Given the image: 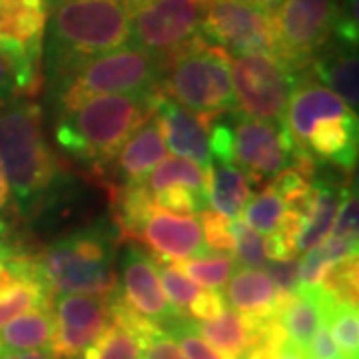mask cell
Listing matches in <instances>:
<instances>
[{"instance_id": "obj_8", "label": "cell", "mask_w": 359, "mask_h": 359, "mask_svg": "<svg viewBox=\"0 0 359 359\" xmlns=\"http://www.w3.org/2000/svg\"><path fill=\"white\" fill-rule=\"evenodd\" d=\"M208 0H132L128 46L166 60L202 39Z\"/></svg>"}, {"instance_id": "obj_46", "label": "cell", "mask_w": 359, "mask_h": 359, "mask_svg": "<svg viewBox=\"0 0 359 359\" xmlns=\"http://www.w3.org/2000/svg\"><path fill=\"white\" fill-rule=\"evenodd\" d=\"M40 2H42V4L46 6V11L50 13V8L54 6V4H56V2H58V0H40Z\"/></svg>"}, {"instance_id": "obj_6", "label": "cell", "mask_w": 359, "mask_h": 359, "mask_svg": "<svg viewBox=\"0 0 359 359\" xmlns=\"http://www.w3.org/2000/svg\"><path fill=\"white\" fill-rule=\"evenodd\" d=\"M160 88L180 106L192 108V112L210 120L238 108L230 54L204 39L194 40L186 48L168 56Z\"/></svg>"}, {"instance_id": "obj_17", "label": "cell", "mask_w": 359, "mask_h": 359, "mask_svg": "<svg viewBox=\"0 0 359 359\" xmlns=\"http://www.w3.org/2000/svg\"><path fill=\"white\" fill-rule=\"evenodd\" d=\"M332 304V294H327L320 285H299L294 294L287 295V299L278 309V320L287 335V341L306 353L320 323L327 318Z\"/></svg>"}, {"instance_id": "obj_29", "label": "cell", "mask_w": 359, "mask_h": 359, "mask_svg": "<svg viewBox=\"0 0 359 359\" xmlns=\"http://www.w3.org/2000/svg\"><path fill=\"white\" fill-rule=\"evenodd\" d=\"M327 327L337 349L346 359H358L359 355V318L358 306L335 302L327 311Z\"/></svg>"}, {"instance_id": "obj_34", "label": "cell", "mask_w": 359, "mask_h": 359, "mask_svg": "<svg viewBox=\"0 0 359 359\" xmlns=\"http://www.w3.org/2000/svg\"><path fill=\"white\" fill-rule=\"evenodd\" d=\"M154 262L156 269H158V278L162 282V290H164V294L170 299V304L174 308H178L180 311H184L198 297V294L202 290L190 278L180 273L178 269L172 268L166 262H160V259H154Z\"/></svg>"}, {"instance_id": "obj_2", "label": "cell", "mask_w": 359, "mask_h": 359, "mask_svg": "<svg viewBox=\"0 0 359 359\" xmlns=\"http://www.w3.org/2000/svg\"><path fill=\"white\" fill-rule=\"evenodd\" d=\"M160 96L162 88L146 94L92 96L60 114L54 130L56 144L70 158L106 172L132 134L154 116Z\"/></svg>"}, {"instance_id": "obj_14", "label": "cell", "mask_w": 359, "mask_h": 359, "mask_svg": "<svg viewBox=\"0 0 359 359\" xmlns=\"http://www.w3.org/2000/svg\"><path fill=\"white\" fill-rule=\"evenodd\" d=\"M154 114L162 126L168 148L180 158H190L194 164L210 172L214 164L208 146L212 120L196 114L192 110H186L176 100L168 98L164 92L156 104Z\"/></svg>"}, {"instance_id": "obj_3", "label": "cell", "mask_w": 359, "mask_h": 359, "mask_svg": "<svg viewBox=\"0 0 359 359\" xmlns=\"http://www.w3.org/2000/svg\"><path fill=\"white\" fill-rule=\"evenodd\" d=\"M122 236L116 226H94L48 244L36 259L52 294H78L110 302L120 294L114 269Z\"/></svg>"}, {"instance_id": "obj_15", "label": "cell", "mask_w": 359, "mask_h": 359, "mask_svg": "<svg viewBox=\"0 0 359 359\" xmlns=\"http://www.w3.org/2000/svg\"><path fill=\"white\" fill-rule=\"evenodd\" d=\"M347 194L349 188L346 184H339L332 176H318V172L313 174L308 205L302 214V226L295 236V254L308 252L330 236Z\"/></svg>"}, {"instance_id": "obj_7", "label": "cell", "mask_w": 359, "mask_h": 359, "mask_svg": "<svg viewBox=\"0 0 359 359\" xmlns=\"http://www.w3.org/2000/svg\"><path fill=\"white\" fill-rule=\"evenodd\" d=\"M230 68L236 106L242 108L244 116L283 124L287 102L302 80V70H295L273 54L230 56Z\"/></svg>"}, {"instance_id": "obj_31", "label": "cell", "mask_w": 359, "mask_h": 359, "mask_svg": "<svg viewBox=\"0 0 359 359\" xmlns=\"http://www.w3.org/2000/svg\"><path fill=\"white\" fill-rule=\"evenodd\" d=\"M320 287L332 294L335 302L358 306V256L334 264L323 276Z\"/></svg>"}, {"instance_id": "obj_40", "label": "cell", "mask_w": 359, "mask_h": 359, "mask_svg": "<svg viewBox=\"0 0 359 359\" xmlns=\"http://www.w3.org/2000/svg\"><path fill=\"white\" fill-rule=\"evenodd\" d=\"M306 359H346L332 339L330 327H327V318L321 321L311 344L306 349Z\"/></svg>"}, {"instance_id": "obj_37", "label": "cell", "mask_w": 359, "mask_h": 359, "mask_svg": "<svg viewBox=\"0 0 359 359\" xmlns=\"http://www.w3.org/2000/svg\"><path fill=\"white\" fill-rule=\"evenodd\" d=\"M142 359H186L176 339L166 330L156 327L150 335L144 337Z\"/></svg>"}, {"instance_id": "obj_35", "label": "cell", "mask_w": 359, "mask_h": 359, "mask_svg": "<svg viewBox=\"0 0 359 359\" xmlns=\"http://www.w3.org/2000/svg\"><path fill=\"white\" fill-rule=\"evenodd\" d=\"M202 233H204L205 245L216 252V254H226L233 252V233H231V219L222 216L218 212H202L200 218Z\"/></svg>"}, {"instance_id": "obj_1", "label": "cell", "mask_w": 359, "mask_h": 359, "mask_svg": "<svg viewBox=\"0 0 359 359\" xmlns=\"http://www.w3.org/2000/svg\"><path fill=\"white\" fill-rule=\"evenodd\" d=\"M132 0H58L44 26V72L54 82L78 66L124 48Z\"/></svg>"}, {"instance_id": "obj_44", "label": "cell", "mask_w": 359, "mask_h": 359, "mask_svg": "<svg viewBox=\"0 0 359 359\" xmlns=\"http://www.w3.org/2000/svg\"><path fill=\"white\" fill-rule=\"evenodd\" d=\"M245 4H250V6H254L257 11H262V13H276L280 6H282L283 0H244Z\"/></svg>"}, {"instance_id": "obj_4", "label": "cell", "mask_w": 359, "mask_h": 359, "mask_svg": "<svg viewBox=\"0 0 359 359\" xmlns=\"http://www.w3.org/2000/svg\"><path fill=\"white\" fill-rule=\"evenodd\" d=\"M0 168L18 210L32 214L56 180L40 106L25 100L0 106Z\"/></svg>"}, {"instance_id": "obj_23", "label": "cell", "mask_w": 359, "mask_h": 359, "mask_svg": "<svg viewBox=\"0 0 359 359\" xmlns=\"http://www.w3.org/2000/svg\"><path fill=\"white\" fill-rule=\"evenodd\" d=\"M252 184L240 168L233 164H212L208 204L222 216L238 219L250 200Z\"/></svg>"}, {"instance_id": "obj_32", "label": "cell", "mask_w": 359, "mask_h": 359, "mask_svg": "<svg viewBox=\"0 0 359 359\" xmlns=\"http://www.w3.org/2000/svg\"><path fill=\"white\" fill-rule=\"evenodd\" d=\"M231 233H233V252L236 259L244 266L245 269L266 268L268 256L264 248V238L245 226L242 219H231Z\"/></svg>"}, {"instance_id": "obj_27", "label": "cell", "mask_w": 359, "mask_h": 359, "mask_svg": "<svg viewBox=\"0 0 359 359\" xmlns=\"http://www.w3.org/2000/svg\"><path fill=\"white\" fill-rule=\"evenodd\" d=\"M168 264V262H166ZM176 268L180 273L190 278L196 285H204L208 290H218L226 285L228 280L233 276V259L226 254H214L208 257H188V259H178L170 264Z\"/></svg>"}, {"instance_id": "obj_48", "label": "cell", "mask_w": 359, "mask_h": 359, "mask_svg": "<svg viewBox=\"0 0 359 359\" xmlns=\"http://www.w3.org/2000/svg\"><path fill=\"white\" fill-rule=\"evenodd\" d=\"M0 351H2V344H0Z\"/></svg>"}, {"instance_id": "obj_47", "label": "cell", "mask_w": 359, "mask_h": 359, "mask_svg": "<svg viewBox=\"0 0 359 359\" xmlns=\"http://www.w3.org/2000/svg\"><path fill=\"white\" fill-rule=\"evenodd\" d=\"M4 230H6V226H4V224H2V222H0V236H2V233H4Z\"/></svg>"}, {"instance_id": "obj_38", "label": "cell", "mask_w": 359, "mask_h": 359, "mask_svg": "<svg viewBox=\"0 0 359 359\" xmlns=\"http://www.w3.org/2000/svg\"><path fill=\"white\" fill-rule=\"evenodd\" d=\"M358 194L351 192L346 196L344 204L337 212V218L332 228V236L334 238H341V240H349V242H359L358 240Z\"/></svg>"}, {"instance_id": "obj_45", "label": "cell", "mask_w": 359, "mask_h": 359, "mask_svg": "<svg viewBox=\"0 0 359 359\" xmlns=\"http://www.w3.org/2000/svg\"><path fill=\"white\" fill-rule=\"evenodd\" d=\"M8 194H11V190H8V182L4 178V172H2V168H0V210L6 204Z\"/></svg>"}, {"instance_id": "obj_5", "label": "cell", "mask_w": 359, "mask_h": 359, "mask_svg": "<svg viewBox=\"0 0 359 359\" xmlns=\"http://www.w3.org/2000/svg\"><path fill=\"white\" fill-rule=\"evenodd\" d=\"M164 60L150 52L124 46L78 66L50 84L60 114L74 110L92 96L146 94L160 90Z\"/></svg>"}, {"instance_id": "obj_18", "label": "cell", "mask_w": 359, "mask_h": 359, "mask_svg": "<svg viewBox=\"0 0 359 359\" xmlns=\"http://www.w3.org/2000/svg\"><path fill=\"white\" fill-rule=\"evenodd\" d=\"M166 158V140L158 118L150 116L140 128L132 134L116 160V176L126 184H144L150 172Z\"/></svg>"}, {"instance_id": "obj_16", "label": "cell", "mask_w": 359, "mask_h": 359, "mask_svg": "<svg viewBox=\"0 0 359 359\" xmlns=\"http://www.w3.org/2000/svg\"><path fill=\"white\" fill-rule=\"evenodd\" d=\"M299 146L313 160L351 170L358 160V116L347 110L346 114L321 118Z\"/></svg>"}, {"instance_id": "obj_43", "label": "cell", "mask_w": 359, "mask_h": 359, "mask_svg": "<svg viewBox=\"0 0 359 359\" xmlns=\"http://www.w3.org/2000/svg\"><path fill=\"white\" fill-rule=\"evenodd\" d=\"M0 359H54L50 351H42V349H32V351H13V349H4L0 351Z\"/></svg>"}, {"instance_id": "obj_28", "label": "cell", "mask_w": 359, "mask_h": 359, "mask_svg": "<svg viewBox=\"0 0 359 359\" xmlns=\"http://www.w3.org/2000/svg\"><path fill=\"white\" fill-rule=\"evenodd\" d=\"M287 212V208L282 202V198L271 190V186L264 188L262 192L248 200L242 218L245 226L262 233H273L282 226V219Z\"/></svg>"}, {"instance_id": "obj_21", "label": "cell", "mask_w": 359, "mask_h": 359, "mask_svg": "<svg viewBox=\"0 0 359 359\" xmlns=\"http://www.w3.org/2000/svg\"><path fill=\"white\" fill-rule=\"evenodd\" d=\"M224 299L240 313L256 318H278L282 306L276 285L262 269H242L233 273L228 280Z\"/></svg>"}, {"instance_id": "obj_39", "label": "cell", "mask_w": 359, "mask_h": 359, "mask_svg": "<svg viewBox=\"0 0 359 359\" xmlns=\"http://www.w3.org/2000/svg\"><path fill=\"white\" fill-rule=\"evenodd\" d=\"M224 309H228L226 308V299H224V295L219 294L218 290H205V292H200L198 297L188 306V311H190L192 320L196 321L212 320V318L219 316Z\"/></svg>"}, {"instance_id": "obj_36", "label": "cell", "mask_w": 359, "mask_h": 359, "mask_svg": "<svg viewBox=\"0 0 359 359\" xmlns=\"http://www.w3.org/2000/svg\"><path fill=\"white\" fill-rule=\"evenodd\" d=\"M266 273L273 282L280 302H285L287 295H292L299 287V262L297 259H285V262H276L271 259L266 264Z\"/></svg>"}, {"instance_id": "obj_9", "label": "cell", "mask_w": 359, "mask_h": 359, "mask_svg": "<svg viewBox=\"0 0 359 359\" xmlns=\"http://www.w3.org/2000/svg\"><path fill=\"white\" fill-rule=\"evenodd\" d=\"M341 0H283L271 13L278 56L302 70L334 36Z\"/></svg>"}, {"instance_id": "obj_33", "label": "cell", "mask_w": 359, "mask_h": 359, "mask_svg": "<svg viewBox=\"0 0 359 359\" xmlns=\"http://www.w3.org/2000/svg\"><path fill=\"white\" fill-rule=\"evenodd\" d=\"M176 339L186 359H226L214 346H210L202 335L198 334L196 323L188 316H182L166 330Z\"/></svg>"}, {"instance_id": "obj_30", "label": "cell", "mask_w": 359, "mask_h": 359, "mask_svg": "<svg viewBox=\"0 0 359 359\" xmlns=\"http://www.w3.org/2000/svg\"><path fill=\"white\" fill-rule=\"evenodd\" d=\"M54 294L42 283H22L11 294L0 297V330L30 309L52 308Z\"/></svg>"}, {"instance_id": "obj_20", "label": "cell", "mask_w": 359, "mask_h": 359, "mask_svg": "<svg viewBox=\"0 0 359 359\" xmlns=\"http://www.w3.org/2000/svg\"><path fill=\"white\" fill-rule=\"evenodd\" d=\"M198 334L210 346H214L226 359H242L245 351L254 346L259 318L224 309L212 320L196 321Z\"/></svg>"}, {"instance_id": "obj_24", "label": "cell", "mask_w": 359, "mask_h": 359, "mask_svg": "<svg viewBox=\"0 0 359 359\" xmlns=\"http://www.w3.org/2000/svg\"><path fill=\"white\" fill-rule=\"evenodd\" d=\"M54 308V306H52ZM52 308L30 309L0 330V344L13 351H32L50 346L54 334Z\"/></svg>"}, {"instance_id": "obj_22", "label": "cell", "mask_w": 359, "mask_h": 359, "mask_svg": "<svg viewBox=\"0 0 359 359\" xmlns=\"http://www.w3.org/2000/svg\"><path fill=\"white\" fill-rule=\"evenodd\" d=\"M48 11L40 0H0V36L42 46Z\"/></svg>"}, {"instance_id": "obj_25", "label": "cell", "mask_w": 359, "mask_h": 359, "mask_svg": "<svg viewBox=\"0 0 359 359\" xmlns=\"http://www.w3.org/2000/svg\"><path fill=\"white\" fill-rule=\"evenodd\" d=\"M150 196L168 190V188H190L194 192L208 194L210 188V172H205L192 160L172 156L164 158L158 166L150 172L144 182Z\"/></svg>"}, {"instance_id": "obj_42", "label": "cell", "mask_w": 359, "mask_h": 359, "mask_svg": "<svg viewBox=\"0 0 359 359\" xmlns=\"http://www.w3.org/2000/svg\"><path fill=\"white\" fill-rule=\"evenodd\" d=\"M283 346L273 344V341H266V339H257L254 346L245 351L242 359H282Z\"/></svg>"}, {"instance_id": "obj_12", "label": "cell", "mask_w": 359, "mask_h": 359, "mask_svg": "<svg viewBox=\"0 0 359 359\" xmlns=\"http://www.w3.org/2000/svg\"><path fill=\"white\" fill-rule=\"evenodd\" d=\"M122 273V299L138 316L168 330L176 320L186 316L174 308L162 290L154 257L136 244H126L120 257Z\"/></svg>"}, {"instance_id": "obj_26", "label": "cell", "mask_w": 359, "mask_h": 359, "mask_svg": "<svg viewBox=\"0 0 359 359\" xmlns=\"http://www.w3.org/2000/svg\"><path fill=\"white\" fill-rule=\"evenodd\" d=\"M142 337L130 327L110 320V325L76 359H142Z\"/></svg>"}, {"instance_id": "obj_10", "label": "cell", "mask_w": 359, "mask_h": 359, "mask_svg": "<svg viewBox=\"0 0 359 359\" xmlns=\"http://www.w3.org/2000/svg\"><path fill=\"white\" fill-rule=\"evenodd\" d=\"M200 34L205 42L219 46L230 56H278L271 16L245 4L244 0H208Z\"/></svg>"}, {"instance_id": "obj_41", "label": "cell", "mask_w": 359, "mask_h": 359, "mask_svg": "<svg viewBox=\"0 0 359 359\" xmlns=\"http://www.w3.org/2000/svg\"><path fill=\"white\" fill-rule=\"evenodd\" d=\"M20 94V86L16 80V72H14L13 65L8 62V58L0 52V106L18 100Z\"/></svg>"}, {"instance_id": "obj_13", "label": "cell", "mask_w": 359, "mask_h": 359, "mask_svg": "<svg viewBox=\"0 0 359 359\" xmlns=\"http://www.w3.org/2000/svg\"><path fill=\"white\" fill-rule=\"evenodd\" d=\"M138 240L148 245L154 252L152 257L160 262H178L216 254L205 245L200 219L192 216H176L158 205L150 210Z\"/></svg>"}, {"instance_id": "obj_19", "label": "cell", "mask_w": 359, "mask_h": 359, "mask_svg": "<svg viewBox=\"0 0 359 359\" xmlns=\"http://www.w3.org/2000/svg\"><path fill=\"white\" fill-rule=\"evenodd\" d=\"M358 46L330 39L327 44L311 58L313 74L321 84L337 94L351 112L358 110Z\"/></svg>"}, {"instance_id": "obj_11", "label": "cell", "mask_w": 359, "mask_h": 359, "mask_svg": "<svg viewBox=\"0 0 359 359\" xmlns=\"http://www.w3.org/2000/svg\"><path fill=\"white\" fill-rule=\"evenodd\" d=\"M54 334L50 355L54 359H76L110 325L108 302L92 295L65 294L54 302Z\"/></svg>"}]
</instances>
